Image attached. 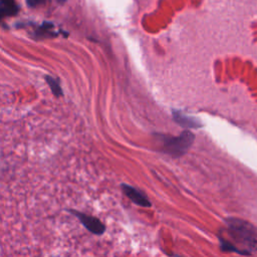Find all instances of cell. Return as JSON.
I'll return each mask as SVG.
<instances>
[{
	"label": "cell",
	"instance_id": "6da1fadb",
	"mask_svg": "<svg viewBox=\"0 0 257 257\" xmlns=\"http://www.w3.org/2000/svg\"><path fill=\"white\" fill-rule=\"evenodd\" d=\"M226 237L220 238L224 250L248 254L257 251V227L236 218L226 221Z\"/></svg>",
	"mask_w": 257,
	"mask_h": 257
},
{
	"label": "cell",
	"instance_id": "7a4b0ae2",
	"mask_svg": "<svg viewBox=\"0 0 257 257\" xmlns=\"http://www.w3.org/2000/svg\"><path fill=\"white\" fill-rule=\"evenodd\" d=\"M194 141V135L189 131L182 133L179 137L166 138L164 140V152L173 156L181 157L183 156L191 147Z\"/></svg>",
	"mask_w": 257,
	"mask_h": 257
},
{
	"label": "cell",
	"instance_id": "3957f363",
	"mask_svg": "<svg viewBox=\"0 0 257 257\" xmlns=\"http://www.w3.org/2000/svg\"><path fill=\"white\" fill-rule=\"evenodd\" d=\"M67 211L70 214L74 215L80 221V223L92 234L100 236L104 233L105 226L98 218L93 217L88 214H85V213H82V212H79V211H76V210H72V209H69Z\"/></svg>",
	"mask_w": 257,
	"mask_h": 257
},
{
	"label": "cell",
	"instance_id": "277c9868",
	"mask_svg": "<svg viewBox=\"0 0 257 257\" xmlns=\"http://www.w3.org/2000/svg\"><path fill=\"white\" fill-rule=\"evenodd\" d=\"M121 190L123 192V194L136 205L143 207V208H150L152 206L151 201L149 200L148 196L141 190L127 185V184H121L120 185Z\"/></svg>",
	"mask_w": 257,
	"mask_h": 257
},
{
	"label": "cell",
	"instance_id": "5b68a950",
	"mask_svg": "<svg viewBox=\"0 0 257 257\" xmlns=\"http://www.w3.org/2000/svg\"><path fill=\"white\" fill-rule=\"evenodd\" d=\"M174 119L180 123V125L185 127H199L201 125L197 118L187 115L181 111H174Z\"/></svg>",
	"mask_w": 257,
	"mask_h": 257
},
{
	"label": "cell",
	"instance_id": "8992f818",
	"mask_svg": "<svg viewBox=\"0 0 257 257\" xmlns=\"http://www.w3.org/2000/svg\"><path fill=\"white\" fill-rule=\"evenodd\" d=\"M19 10L15 0H0V13L1 16H12L17 14Z\"/></svg>",
	"mask_w": 257,
	"mask_h": 257
},
{
	"label": "cell",
	"instance_id": "52a82bcc",
	"mask_svg": "<svg viewBox=\"0 0 257 257\" xmlns=\"http://www.w3.org/2000/svg\"><path fill=\"white\" fill-rule=\"evenodd\" d=\"M45 78H46V81H47V83L49 84V86H50V88H51L53 94L56 95V96H60V95L62 94V89H61V87H60V85H59L57 79H55V78H53V77H51V76H46Z\"/></svg>",
	"mask_w": 257,
	"mask_h": 257
},
{
	"label": "cell",
	"instance_id": "ba28073f",
	"mask_svg": "<svg viewBox=\"0 0 257 257\" xmlns=\"http://www.w3.org/2000/svg\"><path fill=\"white\" fill-rule=\"evenodd\" d=\"M46 0H26V3L29 7H35L40 4H43Z\"/></svg>",
	"mask_w": 257,
	"mask_h": 257
},
{
	"label": "cell",
	"instance_id": "9c48e42d",
	"mask_svg": "<svg viewBox=\"0 0 257 257\" xmlns=\"http://www.w3.org/2000/svg\"><path fill=\"white\" fill-rule=\"evenodd\" d=\"M58 1H59V2H61V3H63L65 0H58Z\"/></svg>",
	"mask_w": 257,
	"mask_h": 257
}]
</instances>
